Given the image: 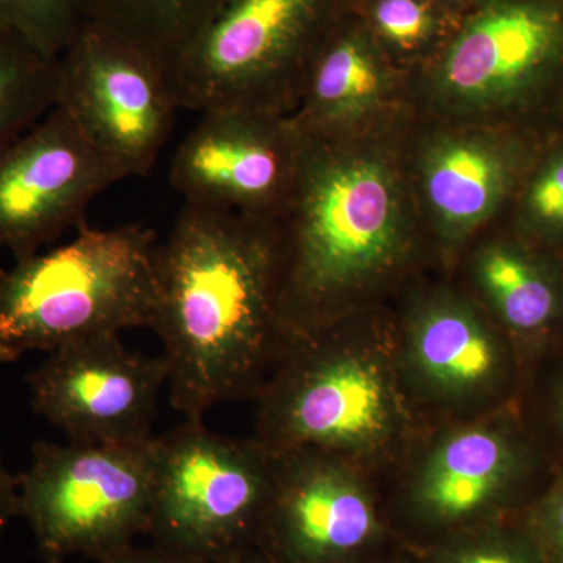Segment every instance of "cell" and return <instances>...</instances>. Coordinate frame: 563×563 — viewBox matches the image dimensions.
Masks as SVG:
<instances>
[{
	"label": "cell",
	"mask_w": 563,
	"mask_h": 563,
	"mask_svg": "<svg viewBox=\"0 0 563 563\" xmlns=\"http://www.w3.org/2000/svg\"><path fill=\"white\" fill-rule=\"evenodd\" d=\"M150 329L185 420L261 391L290 343L274 222L184 202L155 250Z\"/></svg>",
	"instance_id": "cell-1"
},
{
	"label": "cell",
	"mask_w": 563,
	"mask_h": 563,
	"mask_svg": "<svg viewBox=\"0 0 563 563\" xmlns=\"http://www.w3.org/2000/svg\"><path fill=\"white\" fill-rule=\"evenodd\" d=\"M396 136H306L290 203L274 221L288 339L331 328L409 261L421 217Z\"/></svg>",
	"instance_id": "cell-2"
},
{
	"label": "cell",
	"mask_w": 563,
	"mask_h": 563,
	"mask_svg": "<svg viewBox=\"0 0 563 563\" xmlns=\"http://www.w3.org/2000/svg\"><path fill=\"white\" fill-rule=\"evenodd\" d=\"M76 231L55 250L0 268V363L151 328L155 233L135 224Z\"/></svg>",
	"instance_id": "cell-3"
},
{
	"label": "cell",
	"mask_w": 563,
	"mask_h": 563,
	"mask_svg": "<svg viewBox=\"0 0 563 563\" xmlns=\"http://www.w3.org/2000/svg\"><path fill=\"white\" fill-rule=\"evenodd\" d=\"M563 87V0H479L412 77L433 122L547 125Z\"/></svg>",
	"instance_id": "cell-4"
},
{
	"label": "cell",
	"mask_w": 563,
	"mask_h": 563,
	"mask_svg": "<svg viewBox=\"0 0 563 563\" xmlns=\"http://www.w3.org/2000/svg\"><path fill=\"white\" fill-rule=\"evenodd\" d=\"M358 0H229L169 66L180 110L292 114L307 69Z\"/></svg>",
	"instance_id": "cell-5"
},
{
	"label": "cell",
	"mask_w": 563,
	"mask_h": 563,
	"mask_svg": "<svg viewBox=\"0 0 563 563\" xmlns=\"http://www.w3.org/2000/svg\"><path fill=\"white\" fill-rule=\"evenodd\" d=\"M155 437L136 443L36 442L18 477L44 563L70 555L101 561L132 547L150 529Z\"/></svg>",
	"instance_id": "cell-6"
},
{
	"label": "cell",
	"mask_w": 563,
	"mask_h": 563,
	"mask_svg": "<svg viewBox=\"0 0 563 563\" xmlns=\"http://www.w3.org/2000/svg\"><path fill=\"white\" fill-rule=\"evenodd\" d=\"M274 457L257 440L242 442L185 420L155 437L150 529L157 547L203 563H228L265 520Z\"/></svg>",
	"instance_id": "cell-7"
},
{
	"label": "cell",
	"mask_w": 563,
	"mask_h": 563,
	"mask_svg": "<svg viewBox=\"0 0 563 563\" xmlns=\"http://www.w3.org/2000/svg\"><path fill=\"white\" fill-rule=\"evenodd\" d=\"M258 443L272 454L310 448L340 455L383 444L398 420L387 369L318 331L288 343L262 390Z\"/></svg>",
	"instance_id": "cell-8"
},
{
	"label": "cell",
	"mask_w": 563,
	"mask_h": 563,
	"mask_svg": "<svg viewBox=\"0 0 563 563\" xmlns=\"http://www.w3.org/2000/svg\"><path fill=\"white\" fill-rule=\"evenodd\" d=\"M55 106L128 179L150 176L180 110L165 63L85 21L58 57Z\"/></svg>",
	"instance_id": "cell-9"
},
{
	"label": "cell",
	"mask_w": 563,
	"mask_h": 563,
	"mask_svg": "<svg viewBox=\"0 0 563 563\" xmlns=\"http://www.w3.org/2000/svg\"><path fill=\"white\" fill-rule=\"evenodd\" d=\"M199 117L174 154V190L192 206L279 220L307 143L291 114L213 109Z\"/></svg>",
	"instance_id": "cell-10"
},
{
	"label": "cell",
	"mask_w": 563,
	"mask_h": 563,
	"mask_svg": "<svg viewBox=\"0 0 563 563\" xmlns=\"http://www.w3.org/2000/svg\"><path fill=\"white\" fill-rule=\"evenodd\" d=\"M432 124L407 154L410 184L421 220L455 246L506 218L547 125Z\"/></svg>",
	"instance_id": "cell-11"
},
{
	"label": "cell",
	"mask_w": 563,
	"mask_h": 563,
	"mask_svg": "<svg viewBox=\"0 0 563 563\" xmlns=\"http://www.w3.org/2000/svg\"><path fill=\"white\" fill-rule=\"evenodd\" d=\"M27 384L33 410L69 442L136 443L154 437L168 368L163 355L147 357L120 335H103L49 352Z\"/></svg>",
	"instance_id": "cell-12"
},
{
	"label": "cell",
	"mask_w": 563,
	"mask_h": 563,
	"mask_svg": "<svg viewBox=\"0 0 563 563\" xmlns=\"http://www.w3.org/2000/svg\"><path fill=\"white\" fill-rule=\"evenodd\" d=\"M128 179L55 106L0 151V247L14 258L35 254L85 224L90 203Z\"/></svg>",
	"instance_id": "cell-13"
},
{
	"label": "cell",
	"mask_w": 563,
	"mask_h": 563,
	"mask_svg": "<svg viewBox=\"0 0 563 563\" xmlns=\"http://www.w3.org/2000/svg\"><path fill=\"white\" fill-rule=\"evenodd\" d=\"M412 103V76L377 46L355 9L314 54L291 118L307 139L335 143L398 132Z\"/></svg>",
	"instance_id": "cell-14"
},
{
	"label": "cell",
	"mask_w": 563,
	"mask_h": 563,
	"mask_svg": "<svg viewBox=\"0 0 563 563\" xmlns=\"http://www.w3.org/2000/svg\"><path fill=\"white\" fill-rule=\"evenodd\" d=\"M273 457L265 520L285 562L333 563L372 539L377 529L372 498L339 455L299 448Z\"/></svg>",
	"instance_id": "cell-15"
},
{
	"label": "cell",
	"mask_w": 563,
	"mask_h": 563,
	"mask_svg": "<svg viewBox=\"0 0 563 563\" xmlns=\"http://www.w3.org/2000/svg\"><path fill=\"white\" fill-rule=\"evenodd\" d=\"M407 361L422 387L448 401H468L501 384L506 351L484 309L442 292L421 302L407 332Z\"/></svg>",
	"instance_id": "cell-16"
},
{
	"label": "cell",
	"mask_w": 563,
	"mask_h": 563,
	"mask_svg": "<svg viewBox=\"0 0 563 563\" xmlns=\"http://www.w3.org/2000/svg\"><path fill=\"white\" fill-rule=\"evenodd\" d=\"M526 472V453L512 432L474 424L433 444L413 477L418 509L435 521L465 520L506 501Z\"/></svg>",
	"instance_id": "cell-17"
},
{
	"label": "cell",
	"mask_w": 563,
	"mask_h": 563,
	"mask_svg": "<svg viewBox=\"0 0 563 563\" xmlns=\"http://www.w3.org/2000/svg\"><path fill=\"white\" fill-rule=\"evenodd\" d=\"M473 279L485 312L515 336L539 339L563 322V258L504 224L481 243Z\"/></svg>",
	"instance_id": "cell-18"
},
{
	"label": "cell",
	"mask_w": 563,
	"mask_h": 563,
	"mask_svg": "<svg viewBox=\"0 0 563 563\" xmlns=\"http://www.w3.org/2000/svg\"><path fill=\"white\" fill-rule=\"evenodd\" d=\"M229 0H74L80 21L102 25L172 66Z\"/></svg>",
	"instance_id": "cell-19"
},
{
	"label": "cell",
	"mask_w": 563,
	"mask_h": 563,
	"mask_svg": "<svg viewBox=\"0 0 563 563\" xmlns=\"http://www.w3.org/2000/svg\"><path fill=\"white\" fill-rule=\"evenodd\" d=\"M357 14L384 54L412 77L444 49L463 18L435 0H358Z\"/></svg>",
	"instance_id": "cell-20"
},
{
	"label": "cell",
	"mask_w": 563,
	"mask_h": 563,
	"mask_svg": "<svg viewBox=\"0 0 563 563\" xmlns=\"http://www.w3.org/2000/svg\"><path fill=\"white\" fill-rule=\"evenodd\" d=\"M57 88L58 58L0 31V151L54 109Z\"/></svg>",
	"instance_id": "cell-21"
},
{
	"label": "cell",
	"mask_w": 563,
	"mask_h": 563,
	"mask_svg": "<svg viewBox=\"0 0 563 563\" xmlns=\"http://www.w3.org/2000/svg\"><path fill=\"white\" fill-rule=\"evenodd\" d=\"M503 224L563 258V133L548 128Z\"/></svg>",
	"instance_id": "cell-22"
},
{
	"label": "cell",
	"mask_w": 563,
	"mask_h": 563,
	"mask_svg": "<svg viewBox=\"0 0 563 563\" xmlns=\"http://www.w3.org/2000/svg\"><path fill=\"white\" fill-rule=\"evenodd\" d=\"M74 0H0V31L58 58L80 27Z\"/></svg>",
	"instance_id": "cell-23"
},
{
	"label": "cell",
	"mask_w": 563,
	"mask_h": 563,
	"mask_svg": "<svg viewBox=\"0 0 563 563\" xmlns=\"http://www.w3.org/2000/svg\"><path fill=\"white\" fill-rule=\"evenodd\" d=\"M444 563H547L528 531L493 532L459 544Z\"/></svg>",
	"instance_id": "cell-24"
},
{
	"label": "cell",
	"mask_w": 563,
	"mask_h": 563,
	"mask_svg": "<svg viewBox=\"0 0 563 563\" xmlns=\"http://www.w3.org/2000/svg\"><path fill=\"white\" fill-rule=\"evenodd\" d=\"M525 529L547 563H563V479L533 507Z\"/></svg>",
	"instance_id": "cell-25"
},
{
	"label": "cell",
	"mask_w": 563,
	"mask_h": 563,
	"mask_svg": "<svg viewBox=\"0 0 563 563\" xmlns=\"http://www.w3.org/2000/svg\"><path fill=\"white\" fill-rule=\"evenodd\" d=\"M16 515H20V495L18 477L10 473L0 448V539Z\"/></svg>",
	"instance_id": "cell-26"
},
{
	"label": "cell",
	"mask_w": 563,
	"mask_h": 563,
	"mask_svg": "<svg viewBox=\"0 0 563 563\" xmlns=\"http://www.w3.org/2000/svg\"><path fill=\"white\" fill-rule=\"evenodd\" d=\"M98 563H203L192 561V559L184 558V555L174 554L172 551L163 550L157 547V550H135V548H128L121 553L110 555V558L96 561Z\"/></svg>",
	"instance_id": "cell-27"
},
{
	"label": "cell",
	"mask_w": 563,
	"mask_h": 563,
	"mask_svg": "<svg viewBox=\"0 0 563 563\" xmlns=\"http://www.w3.org/2000/svg\"><path fill=\"white\" fill-rule=\"evenodd\" d=\"M547 125L554 129V131L563 133V87L561 92H559L558 99H555L550 117H548Z\"/></svg>",
	"instance_id": "cell-28"
},
{
	"label": "cell",
	"mask_w": 563,
	"mask_h": 563,
	"mask_svg": "<svg viewBox=\"0 0 563 563\" xmlns=\"http://www.w3.org/2000/svg\"><path fill=\"white\" fill-rule=\"evenodd\" d=\"M435 2L440 3L444 9L459 14V16H463V14L468 13L479 0H435Z\"/></svg>",
	"instance_id": "cell-29"
},
{
	"label": "cell",
	"mask_w": 563,
	"mask_h": 563,
	"mask_svg": "<svg viewBox=\"0 0 563 563\" xmlns=\"http://www.w3.org/2000/svg\"><path fill=\"white\" fill-rule=\"evenodd\" d=\"M555 418H558L559 426L563 431V379L559 384L558 395H555Z\"/></svg>",
	"instance_id": "cell-30"
},
{
	"label": "cell",
	"mask_w": 563,
	"mask_h": 563,
	"mask_svg": "<svg viewBox=\"0 0 563 563\" xmlns=\"http://www.w3.org/2000/svg\"><path fill=\"white\" fill-rule=\"evenodd\" d=\"M228 563H265L261 559L247 558V555L239 554Z\"/></svg>",
	"instance_id": "cell-31"
}]
</instances>
